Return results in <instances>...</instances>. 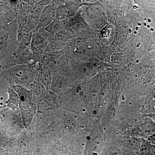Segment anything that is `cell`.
I'll return each instance as SVG.
<instances>
[{"label":"cell","mask_w":155,"mask_h":155,"mask_svg":"<svg viewBox=\"0 0 155 155\" xmlns=\"http://www.w3.org/2000/svg\"><path fill=\"white\" fill-rule=\"evenodd\" d=\"M63 26V22L62 20L55 19L51 23L44 28L48 33L54 35L61 31Z\"/></svg>","instance_id":"cell-7"},{"label":"cell","mask_w":155,"mask_h":155,"mask_svg":"<svg viewBox=\"0 0 155 155\" xmlns=\"http://www.w3.org/2000/svg\"><path fill=\"white\" fill-rule=\"evenodd\" d=\"M2 107H1V106H0V114H2V115H3V114H2V110H1V109H2Z\"/></svg>","instance_id":"cell-11"},{"label":"cell","mask_w":155,"mask_h":155,"mask_svg":"<svg viewBox=\"0 0 155 155\" xmlns=\"http://www.w3.org/2000/svg\"><path fill=\"white\" fill-rule=\"evenodd\" d=\"M48 34L44 29L34 31L30 47L32 53V59L34 61L38 62L41 59L48 47Z\"/></svg>","instance_id":"cell-2"},{"label":"cell","mask_w":155,"mask_h":155,"mask_svg":"<svg viewBox=\"0 0 155 155\" xmlns=\"http://www.w3.org/2000/svg\"><path fill=\"white\" fill-rule=\"evenodd\" d=\"M39 16L30 14L27 16L26 22L24 26V32L31 33L36 29L38 25Z\"/></svg>","instance_id":"cell-5"},{"label":"cell","mask_w":155,"mask_h":155,"mask_svg":"<svg viewBox=\"0 0 155 155\" xmlns=\"http://www.w3.org/2000/svg\"><path fill=\"white\" fill-rule=\"evenodd\" d=\"M13 88L19 96V105L24 121L25 122L30 121L35 110L32 104V93L20 85H14Z\"/></svg>","instance_id":"cell-1"},{"label":"cell","mask_w":155,"mask_h":155,"mask_svg":"<svg viewBox=\"0 0 155 155\" xmlns=\"http://www.w3.org/2000/svg\"><path fill=\"white\" fill-rule=\"evenodd\" d=\"M1 67H0V72H1Z\"/></svg>","instance_id":"cell-12"},{"label":"cell","mask_w":155,"mask_h":155,"mask_svg":"<svg viewBox=\"0 0 155 155\" xmlns=\"http://www.w3.org/2000/svg\"><path fill=\"white\" fill-rule=\"evenodd\" d=\"M34 68L33 65L28 64L17 65L11 69V74L18 82H29L34 75Z\"/></svg>","instance_id":"cell-3"},{"label":"cell","mask_w":155,"mask_h":155,"mask_svg":"<svg viewBox=\"0 0 155 155\" xmlns=\"http://www.w3.org/2000/svg\"><path fill=\"white\" fill-rule=\"evenodd\" d=\"M57 7L56 4L53 3L44 9L40 15L38 25L35 30L44 29L54 21L55 19V11Z\"/></svg>","instance_id":"cell-4"},{"label":"cell","mask_w":155,"mask_h":155,"mask_svg":"<svg viewBox=\"0 0 155 155\" xmlns=\"http://www.w3.org/2000/svg\"><path fill=\"white\" fill-rule=\"evenodd\" d=\"M150 140L153 143H155V134H154L151 137L150 139Z\"/></svg>","instance_id":"cell-10"},{"label":"cell","mask_w":155,"mask_h":155,"mask_svg":"<svg viewBox=\"0 0 155 155\" xmlns=\"http://www.w3.org/2000/svg\"><path fill=\"white\" fill-rule=\"evenodd\" d=\"M51 4V3L48 1H41L38 2L31 8L30 14L40 16L44 9Z\"/></svg>","instance_id":"cell-8"},{"label":"cell","mask_w":155,"mask_h":155,"mask_svg":"<svg viewBox=\"0 0 155 155\" xmlns=\"http://www.w3.org/2000/svg\"><path fill=\"white\" fill-rule=\"evenodd\" d=\"M8 98L7 101V106L13 110L18 109L19 104V97L14 89L9 87L8 90Z\"/></svg>","instance_id":"cell-6"},{"label":"cell","mask_w":155,"mask_h":155,"mask_svg":"<svg viewBox=\"0 0 155 155\" xmlns=\"http://www.w3.org/2000/svg\"><path fill=\"white\" fill-rule=\"evenodd\" d=\"M41 69V76L43 82L46 86H49L50 84V81L51 80V73L48 69L47 67H44Z\"/></svg>","instance_id":"cell-9"}]
</instances>
